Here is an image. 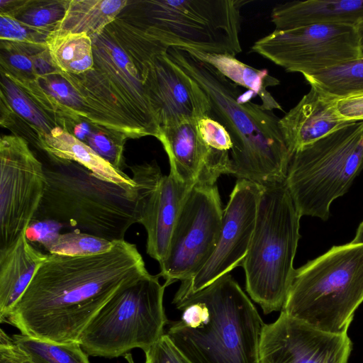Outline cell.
Wrapping results in <instances>:
<instances>
[{
	"label": "cell",
	"mask_w": 363,
	"mask_h": 363,
	"mask_svg": "<svg viewBox=\"0 0 363 363\" xmlns=\"http://www.w3.org/2000/svg\"><path fill=\"white\" fill-rule=\"evenodd\" d=\"M128 0H66L65 13L54 30L96 35L113 22ZM53 31V30H52Z\"/></svg>",
	"instance_id": "cell-24"
},
{
	"label": "cell",
	"mask_w": 363,
	"mask_h": 363,
	"mask_svg": "<svg viewBox=\"0 0 363 363\" xmlns=\"http://www.w3.org/2000/svg\"><path fill=\"white\" fill-rule=\"evenodd\" d=\"M145 363H190L164 334L145 352Z\"/></svg>",
	"instance_id": "cell-35"
},
{
	"label": "cell",
	"mask_w": 363,
	"mask_h": 363,
	"mask_svg": "<svg viewBox=\"0 0 363 363\" xmlns=\"http://www.w3.org/2000/svg\"><path fill=\"white\" fill-rule=\"evenodd\" d=\"M223 209L218 187L196 184L176 223L169 248L159 263L167 286L190 279L208 260L219 238Z\"/></svg>",
	"instance_id": "cell-12"
},
{
	"label": "cell",
	"mask_w": 363,
	"mask_h": 363,
	"mask_svg": "<svg viewBox=\"0 0 363 363\" xmlns=\"http://www.w3.org/2000/svg\"><path fill=\"white\" fill-rule=\"evenodd\" d=\"M252 51L289 72L311 75L363 55L355 26L315 24L274 30Z\"/></svg>",
	"instance_id": "cell-11"
},
{
	"label": "cell",
	"mask_w": 363,
	"mask_h": 363,
	"mask_svg": "<svg viewBox=\"0 0 363 363\" xmlns=\"http://www.w3.org/2000/svg\"><path fill=\"white\" fill-rule=\"evenodd\" d=\"M197 120L162 127L157 138L168 156L169 173L190 186L196 184L211 160V148L201 135Z\"/></svg>",
	"instance_id": "cell-19"
},
{
	"label": "cell",
	"mask_w": 363,
	"mask_h": 363,
	"mask_svg": "<svg viewBox=\"0 0 363 363\" xmlns=\"http://www.w3.org/2000/svg\"><path fill=\"white\" fill-rule=\"evenodd\" d=\"M355 27L357 30L362 48L363 50V17L357 22Z\"/></svg>",
	"instance_id": "cell-40"
},
{
	"label": "cell",
	"mask_w": 363,
	"mask_h": 363,
	"mask_svg": "<svg viewBox=\"0 0 363 363\" xmlns=\"http://www.w3.org/2000/svg\"><path fill=\"white\" fill-rule=\"evenodd\" d=\"M250 1L128 0L119 16L169 48L235 57L242 50L240 10Z\"/></svg>",
	"instance_id": "cell-8"
},
{
	"label": "cell",
	"mask_w": 363,
	"mask_h": 363,
	"mask_svg": "<svg viewBox=\"0 0 363 363\" xmlns=\"http://www.w3.org/2000/svg\"><path fill=\"white\" fill-rule=\"evenodd\" d=\"M160 128L199 119L211 113L209 100L201 88L167 55L155 63Z\"/></svg>",
	"instance_id": "cell-16"
},
{
	"label": "cell",
	"mask_w": 363,
	"mask_h": 363,
	"mask_svg": "<svg viewBox=\"0 0 363 363\" xmlns=\"http://www.w3.org/2000/svg\"><path fill=\"white\" fill-rule=\"evenodd\" d=\"M147 275L125 286L101 308L80 335L88 354L114 358L134 348L145 352L164 335L165 284Z\"/></svg>",
	"instance_id": "cell-10"
},
{
	"label": "cell",
	"mask_w": 363,
	"mask_h": 363,
	"mask_svg": "<svg viewBox=\"0 0 363 363\" xmlns=\"http://www.w3.org/2000/svg\"><path fill=\"white\" fill-rule=\"evenodd\" d=\"M41 86L60 104L77 116L85 119L84 104L80 94L62 75L60 70L38 79Z\"/></svg>",
	"instance_id": "cell-33"
},
{
	"label": "cell",
	"mask_w": 363,
	"mask_h": 363,
	"mask_svg": "<svg viewBox=\"0 0 363 363\" xmlns=\"http://www.w3.org/2000/svg\"><path fill=\"white\" fill-rule=\"evenodd\" d=\"M48 254L34 247L22 235L13 244L0 250V320L4 322Z\"/></svg>",
	"instance_id": "cell-21"
},
{
	"label": "cell",
	"mask_w": 363,
	"mask_h": 363,
	"mask_svg": "<svg viewBox=\"0 0 363 363\" xmlns=\"http://www.w3.org/2000/svg\"><path fill=\"white\" fill-rule=\"evenodd\" d=\"M34 66L37 79L57 70L51 59L48 48L35 55Z\"/></svg>",
	"instance_id": "cell-38"
},
{
	"label": "cell",
	"mask_w": 363,
	"mask_h": 363,
	"mask_svg": "<svg viewBox=\"0 0 363 363\" xmlns=\"http://www.w3.org/2000/svg\"><path fill=\"white\" fill-rule=\"evenodd\" d=\"M262 189L260 184L238 179L223 209L221 230L212 255L194 276L181 282L173 303H178L242 265L254 233Z\"/></svg>",
	"instance_id": "cell-14"
},
{
	"label": "cell",
	"mask_w": 363,
	"mask_h": 363,
	"mask_svg": "<svg viewBox=\"0 0 363 363\" xmlns=\"http://www.w3.org/2000/svg\"><path fill=\"white\" fill-rule=\"evenodd\" d=\"M352 348L347 334L323 331L281 311L263 327L259 359L261 363H347Z\"/></svg>",
	"instance_id": "cell-15"
},
{
	"label": "cell",
	"mask_w": 363,
	"mask_h": 363,
	"mask_svg": "<svg viewBox=\"0 0 363 363\" xmlns=\"http://www.w3.org/2000/svg\"><path fill=\"white\" fill-rule=\"evenodd\" d=\"M304 77L311 86L335 99L363 94V55Z\"/></svg>",
	"instance_id": "cell-26"
},
{
	"label": "cell",
	"mask_w": 363,
	"mask_h": 363,
	"mask_svg": "<svg viewBox=\"0 0 363 363\" xmlns=\"http://www.w3.org/2000/svg\"><path fill=\"white\" fill-rule=\"evenodd\" d=\"M39 139V149L49 157L77 162L98 177L122 186H135L138 184L134 177L116 169L88 145L60 127L41 135Z\"/></svg>",
	"instance_id": "cell-22"
},
{
	"label": "cell",
	"mask_w": 363,
	"mask_h": 363,
	"mask_svg": "<svg viewBox=\"0 0 363 363\" xmlns=\"http://www.w3.org/2000/svg\"><path fill=\"white\" fill-rule=\"evenodd\" d=\"M192 187L169 173L162 176L147 200L140 223L147 232V253L159 263L166 256L181 209Z\"/></svg>",
	"instance_id": "cell-18"
},
{
	"label": "cell",
	"mask_w": 363,
	"mask_h": 363,
	"mask_svg": "<svg viewBox=\"0 0 363 363\" xmlns=\"http://www.w3.org/2000/svg\"><path fill=\"white\" fill-rule=\"evenodd\" d=\"M43 164L18 135L0 140V250L13 244L26 230L44 194Z\"/></svg>",
	"instance_id": "cell-13"
},
{
	"label": "cell",
	"mask_w": 363,
	"mask_h": 363,
	"mask_svg": "<svg viewBox=\"0 0 363 363\" xmlns=\"http://www.w3.org/2000/svg\"><path fill=\"white\" fill-rule=\"evenodd\" d=\"M45 43L57 69L78 75L92 68V40L87 34L53 30L47 36Z\"/></svg>",
	"instance_id": "cell-25"
},
{
	"label": "cell",
	"mask_w": 363,
	"mask_h": 363,
	"mask_svg": "<svg viewBox=\"0 0 363 363\" xmlns=\"http://www.w3.org/2000/svg\"><path fill=\"white\" fill-rule=\"evenodd\" d=\"M12 337L33 363H89L88 354L78 342L57 343L22 333Z\"/></svg>",
	"instance_id": "cell-27"
},
{
	"label": "cell",
	"mask_w": 363,
	"mask_h": 363,
	"mask_svg": "<svg viewBox=\"0 0 363 363\" xmlns=\"http://www.w3.org/2000/svg\"><path fill=\"white\" fill-rule=\"evenodd\" d=\"M354 242L363 243V221L358 226L355 236L352 240Z\"/></svg>",
	"instance_id": "cell-39"
},
{
	"label": "cell",
	"mask_w": 363,
	"mask_h": 363,
	"mask_svg": "<svg viewBox=\"0 0 363 363\" xmlns=\"http://www.w3.org/2000/svg\"><path fill=\"white\" fill-rule=\"evenodd\" d=\"M0 363H33L18 348L12 337L0 332Z\"/></svg>",
	"instance_id": "cell-37"
},
{
	"label": "cell",
	"mask_w": 363,
	"mask_h": 363,
	"mask_svg": "<svg viewBox=\"0 0 363 363\" xmlns=\"http://www.w3.org/2000/svg\"><path fill=\"white\" fill-rule=\"evenodd\" d=\"M66 0H22L10 16L26 26L49 34L65 13Z\"/></svg>",
	"instance_id": "cell-29"
},
{
	"label": "cell",
	"mask_w": 363,
	"mask_h": 363,
	"mask_svg": "<svg viewBox=\"0 0 363 363\" xmlns=\"http://www.w3.org/2000/svg\"><path fill=\"white\" fill-rule=\"evenodd\" d=\"M301 217L285 182L263 186L241 266L247 292L266 314L281 311L285 303L295 270Z\"/></svg>",
	"instance_id": "cell-7"
},
{
	"label": "cell",
	"mask_w": 363,
	"mask_h": 363,
	"mask_svg": "<svg viewBox=\"0 0 363 363\" xmlns=\"http://www.w3.org/2000/svg\"><path fill=\"white\" fill-rule=\"evenodd\" d=\"M113 245L114 242L74 230L59 233L43 245L50 254L89 256L106 252Z\"/></svg>",
	"instance_id": "cell-30"
},
{
	"label": "cell",
	"mask_w": 363,
	"mask_h": 363,
	"mask_svg": "<svg viewBox=\"0 0 363 363\" xmlns=\"http://www.w3.org/2000/svg\"><path fill=\"white\" fill-rule=\"evenodd\" d=\"M148 274L136 245L125 240L95 255L48 253L4 322L37 339L79 342L117 291Z\"/></svg>",
	"instance_id": "cell-1"
},
{
	"label": "cell",
	"mask_w": 363,
	"mask_h": 363,
	"mask_svg": "<svg viewBox=\"0 0 363 363\" xmlns=\"http://www.w3.org/2000/svg\"><path fill=\"white\" fill-rule=\"evenodd\" d=\"M363 17V0H306L274 6L271 21L274 30L315 24L356 26Z\"/></svg>",
	"instance_id": "cell-20"
},
{
	"label": "cell",
	"mask_w": 363,
	"mask_h": 363,
	"mask_svg": "<svg viewBox=\"0 0 363 363\" xmlns=\"http://www.w3.org/2000/svg\"><path fill=\"white\" fill-rule=\"evenodd\" d=\"M363 302V243L333 246L294 270L281 309L315 328L347 334Z\"/></svg>",
	"instance_id": "cell-6"
},
{
	"label": "cell",
	"mask_w": 363,
	"mask_h": 363,
	"mask_svg": "<svg viewBox=\"0 0 363 363\" xmlns=\"http://www.w3.org/2000/svg\"><path fill=\"white\" fill-rule=\"evenodd\" d=\"M0 48L1 69L13 75L37 79L34 56L47 48L46 43L26 44L1 41Z\"/></svg>",
	"instance_id": "cell-32"
},
{
	"label": "cell",
	"mask_w": 363,
	"mask_h": 363,
	"mask_svg": "<svg viewBox=\"0 0 363 363\" xmlns=\"http://www.w3.org/2000/svg\"><path fill=\"white\" fill-rule=\"evenodd\" d=\"M48 34L31 28L16 18L0 13V40L16 43L45 44Z\"/></svg>",
	"instance_id": "cell-34"
},
{
	"label": "cell",
	"mask_w": 363,
	"mask_h": 363,
	"mask_svg": "<svg viewBox=\"0 0 363 363\" xmlns=\"http://www.w3.org/2000/svg\"><path fill=\"white\" fill-rule=\"evenodd\" d=\"M92 40L94 65L62 75L80 94L85 121L140 138L160 135L155 60L169 46L118 16Z\"/></svg>",
	"instance_id": "cell-2"
},
{
	"label": "cell",
	"mask_w": 363,
	"mask_h": 363,
	"mask_svg": "<svg viewBox=\"0 0 363 363\" xmlns=\"http://www.w3.org/2000/svg\"><path fill=\"white\" fill-rule=\"evenodd\" d=\"M167 55L204 91L212 116L230 134L229 174L262 186L284 182L292 155L273 111L245 100L237 84L186 49L171 47Z\"/></svg>",
	"instance_id": "cell-4"
},
{
	"label": "cell",
	"mask_w": 363,
	"mask_h": 363,
	"mask_svg": "<svg viewBox=\"0 0 363 363\" xmlns=\"http://www.w3.org/2000/svg\"><path fill=\"white\" fill-rule=\"evenodd\" d=\"M127 139L121 133L86 121V132L81 141L116 169L123 171L125 166L124 147Z\"/></svg>",
	"instance_id": "cell-31"
},
{
	"label": "cell",
	"mask_w": 363,
	"mask_h": 363,
	"mask_svg": "<svg viewBox=\"0 0 363 363\" xmlns=\"http://www.w3.org/2000/svg\"><path fill=\"white\" fill-rule=\"evenodd\" d=\"M49 157L33 220L52 221L111 242L124 240L128 228L140 223L147 200L163 176L155 161L135 164L130 169L138 184L125 187L77 162Z\"/></svg>",
	"instance_id": "cell-3"
},
{
	"label": "cell",
	"mask_w": 363,
	"mask_h": 363,
	"mask_svg": "<svg viewBox=\"0 0 363 363\" xmlns=\"http://www.w3.org/2000/svg\"><path fill=\"white\" fill-rule=\"evenodd\" d=\"M186 50L196 57L214 66L235 84L245 87L258 96L262 101L260 105L264 110H282L281 105L267 90V87L277 86L280 82L277 78L270 75L267 70L254 68L230 55Z\"/></svg>",
	"instance_id": "cell-23"
},
{
	"label": "cell",
	"mask_w": 363,
	"mask_h": 363,
	"mask_svg": "<svg viewBox=\"0 0 363 363\" xmlns=\"http://www.w3.org/2000/svg\"><path fill=\"white\" fill-rule=\"evenodd\" d=\"M363 169V121L347 124L297 150L285 180L303 216L326 220L332 202Z\"/></svg>",
	"instance_id": "cell-9"
},
{
	"label": "cell",
	"mask_w": 363,
	"mask_h": 363,
	"mask_svg": "<svg viewBox=\"0 0 363 363\" xmlns=\"http://www.w3.org/2000/svg\"><path fill=\"white\" fill-rule=\"evenodd\" d=\"M175 305L166 335L190 363H261L265 323L230 273Z\"/></svg>",
	"instance_id": "cell-5"
},
{
	"label": "cell",
	"mask_w": 363,
	"mask_h": 363,
	"mask_svg": "<svg viewBox=\"0 0 363 363\" xmlns=\"http://www.w3.org/2000/svg\"><path fill=\"white\" fill-rule=\"evenodd\" d=\"M335 99L314 87L279 118V127L291 155L352 123L342 121L335 109Z\"/></svg>",
	"instance_id": "cell-17"
},
{
	"label": "cell",
	"mask_w": 363,
	"mask_h": 363,
	"mask_svg": "<svg viewBox=\"0 0 363 363\" xmlns=\"http://www.w3.org/2000/svg\"><path fill=\"white\" fill-rule=\"evenodd\" d=\"M0 93L5 97L15 113L26 122L39 138L57 128L24 90L2 71Z\"/></svg>",
	"instance_id": "cell-28"
},
{
	"label": "cell",
	"mask_w": 363,
	"mask_h": 363,
	"mask_svg": "<svg viewBox=\"0 0 363 363\" xmlns=\"http://www.w3.org/2000/svg\"><path fill=\"white\" fill-rule=\"evenodd\" d=\"M335 109L343 121L356 123L363 121V94L335 99Z\"/></svg>",
	"instance_id": "cell-36"
}]
</instances>
